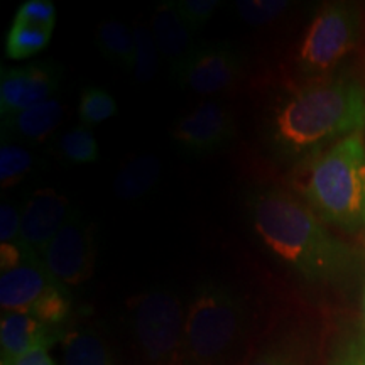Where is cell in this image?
Masks as SVG:
<instances>
[{"label":"cell","mask_w":365,"mask_h":365,"mask_svg":"<svg viewBox=\"0 0 365 365\" xmlns=\"http://www.w3.org/2000/svg\"><path fill=\"white\" fill-rule=\"evenodd\" d=\"M249 218L264 249L307 281L333 282L355 266L354 250L333 237L307 203L284 190L254 193Z\"/></svg>","instance_id":"6da1fadb"},{"label":"cell","mask_w":365,"mask_h":365,"mask_svg":"<svg viewBox=\"0 0 365 365\" xmlns=\"http://www.w3.org/2000/svg\"><path fill=\"white\" fill-rule=\"evenodd\" d=\"M267 140L282 158L309 150L365 129V91L357 81L317 78L277 100L267 117Z\"/></svg>","instance_id":"7a4b0ae2"},{"label":"cell","mask_w":365,"mask_h":365,"mask_svg":"<svg viewBox=\"0 0 365 365\" xmlns=\"http://www.w3.org/2000/svg\"><path fill=\"white\" fill-rule=\"evenodd\" d=\"M294 186L323 222L355 232L365 227L364 130L327 145L299 170Z\"/></svg>","instance_id":"3957f363"},{"label":"cell","mask_w":365,"mask_h":365,"mask_svg":"<svg viewBox=\"0 0 365 365\" xmlns=\"http://www.w3.org/2000/svg\"><path fill=\"white\" fill-rule=\"evenodd\" d=\"M245 330V307L213 281L195 289L185 317V365H225Z\"/></svg>","instance_id":"277c9868"},{"label":"cell","mask_w":365,"mask_h":365,"mask_svg":"<svg viewBox=\"0 0 365 365\" xmlns=\"http://www.w3.org/2000/svg\"><path fill=\"white\" fill-rule=\"evenodd\" d=\"M186 312L175 291L153 287L132 301L134 335L149 365H185Z\"/></svg>","instance_id":"5b68a950"},{"label":"cell","mask_w":365,"mask_h":365,"mask_svg":"<svg viewBox=\"0 0 365 365\" xmlns=\"http://www.w3.org/2000/svg\"><path fill=\"white\" fill-rule=\"evenodd\" d=\"M360 9L350 4H327L317 12L298 46L296 63L307 75L330 73L357 44Z\"/></svg>","instance_id":"8992f818"},{"label":"cell","mask_w":365,"mask_h":365,"mask_svg":"<svg viewBox=\"0 0 365 365\" xmlns=\"http://www.w3.org/2000/svg\"><path fill=\"white\" fill-rule=\"evenodd\" d=\"M244 70V56L230 41L195 43L175 80L181 88L198 95H213L230 88Z\"/></svg>","instance_id":"52a82bcc"},{"label":"cell","mask_w":365,"mask_h":365,"mask_svg":"<svg viewBox=\"0 0 365 365\" xmlns=\"http://www.w3.org/2000/svg\"><path fill=\"white\" fill-rule=\"evenodd\" d=\"M43 262L54 281L65 287L83 284L93 274V234L75 207L71 208L65 225L49 244Z\"/></svg>","instance_id":"ba28073f"},{"label":"cell","mask_w":365,"mask_h":365,"mask_svg":"<svg viewBox=\"0 0 365 365\" xmlns=\"http://www.w3.org/2000/svg\"><path fill=\"white\" fill-rule=\"evenodd\" d=\"M63 80V66L51 59L2 68L0 75V115L16 113L53 98Z\"/></svg>","instance_id":"9c48e42d"},{"label":"cell","mask_w":365,"mask_h":365,"mask_svg":"<svg viewBox=\"0 0 365 365\" xmlns=\"http://www.w3.org/2000/svg\"><path fill=\"white\" fill-rule=\"evenodd\" d=\"M235 137L234 115L215 100L200 103L173 125L171 139L181 153L200 158L222 150Z\"/></svg>","instance_id":"30bf717a"},{"label":"cell","mask_w":365,"mask_h":365,"mask_svg":"<svg viewBox=\"0 0 365 365\" xmlns=\"http://www.w3.org/2000/svg\"><path fill=\"white\" fill-rule=\"evenodd\" d=\"M71 203L61 191L36 190L21 212L19 245L29 261H41L71 212Z\"/></svg>","instance_id":"8fae6325"},{"label":"cell","mask_w":365,"mask_h":365,"mask_svg":"<svg viewBox=\"0 0 365 365\" xmlns=\"http://www.w3.org/2000/svg\"><path fill=\"white\" fill-rule=\"evenodd\" d=\"M54 284L44 262L26 261L19 267L2 272L0 277V304L7 313H29Z\"/></svg>","instance_id":"7c38bea8"},{"label":"cell","mask_w":365,"mask_h":365,"mask_svg":"<svg viewBox=\"0 0 365 365\" xmlns=\"http://www.w3.org/2000/svg\"><path fill=\"white\" fill-rule=\"evenodd\" d=\"M48 328L29 313H6L0 322V365H14L41 341L56 344L65 335Z\"/></svg>","instance_id":"4fadbf2b"},{"label":"cell","mask_w":365,"mask_h":365,"mask_svg":"<svg viewBox=\"0 0 365 365\" xmlns=\"http://www.w3.org/2000/svg\"><path fill=\"white\" fill-rule=\"evenodd\" d=\"M150 31L156 41L159 56L175 76L195 46L193 33L176 12L175 2L159 4L150 19Z\"/></svg>","instance_id":"5bb4252c"},{"label":"cell","mask_w":365,"mask_h":365,"mask_svg":"<svg viewBox=\"0 0 365 365\" xmlns=\"http://www.w3.org/2000/svg\"><path fill=\"white\" fill-rule=\"evenodd\" d=\"M65 117V105L58 98H51L16 115L4 118L2 132L14 139L41 144L53 135Z\"/></svg>","instance_id":"9a60e30c"},{"label":"cell","mask_w":365,"mask_h":365,"mask_svg":"<svg viewBox=\"0 0 365 365\" xmlns=\"http://www.w3.org/2000/svg\"><path fill=\"white\" fill-rule=\"evenodd\" d=\"M161 171V159L156 154H139V156L130 158L113 176V195L124 202L144 198L156 188Z\"/></svg>","instance_id":"2e32d148"},{"label":"cell","mask_w":365,"mask_h":365,"mask_svg":"<svg viewBox=\"0 0 365 365\" xmlns=\"http://www.w3.org/2000/svg\"><path fill=\"white\" fill-rule=\"evenodd\" d=\"M95 44L102 56L132 75L135 59L134 29L120 19H107L100 22L95 29Z\"/></svg>","instance_id":"e0dca14e"},{"label":"cell","mask_w":365,"mask_h":365,"mask_svg":"<svg viewBox=\"0 0 365 365\" xmlns=\"http://www.w3.org/2000/svg\"><path fill=\"white\" fill-rule=\"evenodd\" d=\"M63 345V365H117L105 341L90 330L66 333Z\"/></svg>","instance_id":"ac0fdd59"},{"label":"cell","mask_w":365,"mask_h":365,"mask_svg":"<svg viewBox=\"0 0 365 365\" xmlns=\"http://www.w3.org/2000/svg\"><path fill=\"white\" fill-rule=\"evenodd\" d=\"M53 29H44L21 21H12L6 38V54L9 59L22 61L33 58L49 44Z\"/></svg>","instance_id":"d6986e66"},{"label":"cell","mask_w":365,"mask_h":365,"mask_svg":"<svg viewBox=\"0 0 365 365\" xmlns=\"http://www.w3.org/2000/svg\"><path fill=\"white\" fill-rule=\"evenodd\" d=\"M58 154L70 164H93L100 159L98 143L90 127L83 124L63 132L58 139Z\"/></svg>","instance_id":"ffe728a7"},{"label":"cell","mask_w":365,"mask_h":365,"mask_svg":"<svg viewBox=\"0 0 365 365\" xmlns=\"http://www.w3.org/2000/svg\"><path fill=\"white\" fill-rule=\"evenodd\" d=\"M36 158L24 145L2 140L0 145V186L14 188L34 171Z\"/></svg>","instance_id":"44dd1931"},{"label":"cell","mask_w":365,"mask_h":365,"mask_svg":"<svg viewBox=\"0 0 365 365\" xmlns=\"http://www.w3.org/2000/svg\"><path fill=\"white\" fill-rule=\"evenodd\" d=\"M134 41H135V59H134V76L135 83L148 85L156 78L159 70V51L156 41H154L153 31L145 24L137 22L134 26Z\"/></svg>","instance_id":"7402d4cb"},{"label":"cell","mask_w":365,"mask_h":365,"mask_svg":"<svg viewBox=\"0 0 365 365\" xmlns=\"http://www.w3.org/2000/svg\"><path fill=\"white\" fill-rule=\"evenodd\" d=\"M118 112L117 100L112 97L110 91L100 86H88L81 91L76 115L80 124L86 127H93L115 117Z\"/></svg>","instance_id":"603a6c76"},{"label":"cell","mask_w":365,"mask_h":365,"mask_svg":"<svg viewBox=\"0 0 365 365\" xmlns=\"http://www.w3.org/2000/svg\"><path fill=\"white\" fill-rule=\"evenodd\" d=\"M70 313L71 296L68 293V287L61 284H54L29 312L38 322L48 328H54V330H59V327L66 322Z\"/></svg>","instance_id":"cb8c5ba5"},{"label":"cell","mask_w":365,"mask_h":365,"mask_svg":"<svg viewBox=\"0 0 365 365\" xmlns=\"http://www.w3.org/2000/svg\"><path fill=\"white\" fill-rule=\"evenodd\" d=\"M287 7L289 2L286 0H237L235 2V11L240 19L255 27L276 21Z\"/></svg>","instance_id":"d4e9b609"},{"label":"cell","mask_w":365,"mask_h":365,"mask_svg":"<svg viewBox=\"0 0 365 365\" xmlns=\"http://www.w3.org/2000/svg\"><path fill=\"white\" fill-rule=\"evenodd\" d=\"M218 0H176L175 9L191 33H198L208 24L218 7Z\"/></svg>","instance_id":"484cf974"},{"label":"cell","mask_w":365,"mask_h":365,"mask_svg":"<svg viewBox=\"0 0 365 365\" xmlns=\"http://www.w3.org/2000/svg\"><path fill=\"white\" fill-rule=\"evenodd\" d=\"M14 21L44 27V29H54V24H56V7H54L51 0H26L17 9Z\"/></svg>","instance_id":"4316f807"},{"label":"cell","mask_w":365,"mask_h":365,"mask_svg":"<svg viewBox=\"0 0 365 365\" xmlns=\"http://www.w3.org/2000/svg\"><path fill=\"white\" fill-rule=\"evenodd\" d=\"M19 210L12 203H2V207H0V240H2V244H19Z\"/></svg>","instance_id":"83f0119b"},{"label":"cell","mask_w":365,"mask_h":365,"mask_svg":"<svg viewBox=\"0 0 365 365\" xmlns=\"http://www.w3.org/2000/svg\"><path fill=\"white\" fill-rule=\"evenodd\" d=\"M26 261H29V257H27L24 249L19 244L0 245V267H2V272L11 271L14 267H19Z\"/></svg>","instance_id":"f1b7e54d"},{"label":"cell","mask_w":365,"mask_h":365,"mask_svg":"<svg viewBox=\"0 0 365 365\" xmlns=\"http://www.w3.org/2000/svg\"><path fill=\"white\" fill-rule=\"evenodd\" d=\"M331 365H365V340H355L346 345Z\"/></svg>","instance_id":"f546056e"},{"label":"cell","mask_w":365,"mask_h":365,"mask_svg":"<svg viewBox=\"0 0 365 365\" xmlns=\"http://www.w3.org/2000/svg\"><path fill=\"white\" fill-rule=\"evenodd\" d=\"M54 344L49 341H41L34 345L29 352H26L14 365H56L51 355H49V346Z\"/></svg>","instance_id":"4dcf8cb0"},{"label":"cell","mask_w":365,"mask_h":365,"mask_svg":"<svg viewBox=\"0 0 365 365\" xmlns=\"http://www.w3.org/2000/svg\"><path fill=\"white\" fill-rule=\"evenodd\" d=\"M247 365H289V364H287V360L282 357L281 354L269 352V354H264V355H261V357L252 360V362Z\"/></svg>","instance_id":"1f68e13d"},{"label":"cell","mask_w":365,"mask_h":365,"mask_svg":"<svg viewBox=\"0 0 365 365\" xmlns=\"http://www.w3.org/2000/svg\"><path fill=\"white\" fill-rule=\"evenodd\" d=\"M364 312H365V294H364Z\"/></svg>","instance_id":"d6a6232c"}]
</instances>
